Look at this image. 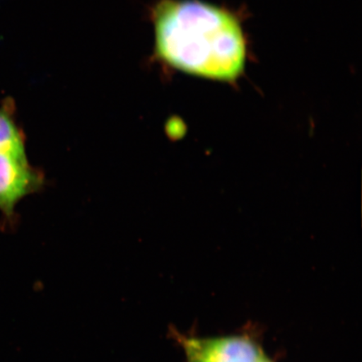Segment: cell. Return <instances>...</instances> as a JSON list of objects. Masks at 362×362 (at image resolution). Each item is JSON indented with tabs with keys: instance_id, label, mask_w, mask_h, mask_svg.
Returning a JSON list of instances; mask_svg holds the SVG:
<instances>
[{
	"instance_id": "6da1fadb",
	"label": "cell",
	"mask_w": 362,
	"mask_h": 362,
	"mask_svg": "<svg viewBox=\"0 0 362 362\" xmlns=\"http://www.w3.org/2000/svg\"><path fill=\"white\" fill-rule=\"evenodd\" d=\"M151 17L156 56L166 64L217 81L243 74L246 42L232 13L197 0H160Z\"/></svg>"
},
{
	"instance_id": "7a4b0ae2",
	"label": "cell",
	"mask_w": 362,
	"mask_h": 362,
	"mask_svg": "<svg viewBox=\"0 0 362 362\" xmlns=\"http://www.w3.org/2000/svg\"><path fill=\"white\" fill-rule=\"evenodd\" d=\"M187 362H264L261 346L246 336L187 337L173 330Z\"/></svg>"
},
{
	"instance_id": "3957f363",
	"label": "cell",
	"mask_w": 362,
	"mask_h": 362,
	"mask_svg": "<svg viewBox=\"0 0 362 362\" xmlns=\"http://www.w3.org/2000/svg\"><path fill=\"white\" fill-rule=\"evenodd\" d=\"M43 176L33 169L26 155L0 152V210L11 216L16 204L43 185Z\"/></svg>"
},
{
	"instance_id": "277c9868",
	"label": "cell",
	"mask_w": 362,
	"mask_h": 362,
	"mask_svg": "<svg viewBox=\"0 0 362 362\" xmlns=\"http://www.w3.org/2000/svg\"><path fill=\"white\" fill-rule=\"evenodd\" d=\"M11 107L0 108V152L26 155L24 138L13 120Z\"/></svg>"
}]
</instances>
